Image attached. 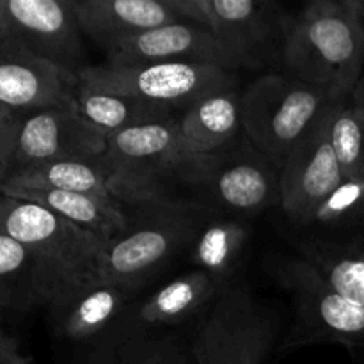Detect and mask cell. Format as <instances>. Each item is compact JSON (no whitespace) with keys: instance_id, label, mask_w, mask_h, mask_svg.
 Segmentation results:
<instances>
[{"instance_id":"1","label":"cell","mask_w":364,"mask_h":364,"mask_svg":"<svg viewBox=\"0 0 364 364\" xmlns=\"http://www.w3.org/2000/svg\"><path fill=\"white\" fill-rule=\"evenodd\" d=\"M281 64L333 100L350 96L364 75L359 0H316L291 14Z\"/></svg>"},{"instance_id":"2","label":"cell","mask_w":364,"mask_h":364,"mask_svg":"<svg viewBox=\"0 0 364 364\" xmlns=\"http://www.w3.org/2000/svg\"><path fill=\"white\" fill-rule=\"evenodd\" d=\"M128 226L105 245L98 276L134 291L187 251L199 223L212 210L188 199L135 206Z\"/></svg>"},{"instance_id":"3","label":"cell","mask_w":364,"mask_h":364,"mask_svg":"<svg viewBox=\"0 0 364 364\" xmlns=\"http://www.w3.org/2000/svg\"><path fill=\"white\" fill-rule=\"evenodd\" d=\"M196 156L185 153L178 117L107 137L102 164L110 194L128 206L173 201L169 183L183 185Z\"/></svg>"},{"instance_id":"4","label":"cell","mask_w":364,"mask_h":364,"mask_svg":"<svg viewBox=\"0 0 364 364\" xmlns=\"http://www.w3.org/2000/svg\"><path fill=\"white\" fill-rule=\"evenodd\" d=\"M333 102L291 75H262L242 92L244 135L281 169Z\"/></svg>"},{"instance_id":"5","label":"cell","mask_w":364,"mask_h":364,"mask_svg":"<svg viewBox=\"0 0 364 364\" xmlns=\"http://www.w3.org/2000/svg\"><path fill=\"white\" fill-rule=\"evenodd\" d=\"M0 233L20 242L41 262L60 294L100 277L105 242L36 203L0 194Z\"/></svg>"},{"instance_id":"6","label":"cell","mask_w":364,"mask_h":364,"mask_svg":"<svg viewBox=\"0 0 364 364\" xmlns=\"http://www.w3.org/2000/svg\"><path fill=\"white\" fill-rule=\"evenodd\" d=\"M183 187L199 205L231 215H258L281 203V169L247 139L208 156H196Z\"/></svg>"},{"instance_id":"7","label":"cell","mask_w":364,"mask_h":364,"mask_svg":"<svg viewBox=\"0 0 364 364\" xmlns=\"http://www.w3.org/2000/svg\"><path fill=\"white\" fill-rule=\"evenodd\" d=\"M188 21L205 25L233 53L242 70L283 60L291 13L272 0H178Z\"/></svg>"},{"instance_id":"8","label":"cell","mask_w":364,"mask_h":364,"mask_svg":"<svg viewBox=\"0 0 364 364\" xmlns=\"http://www.w3.org/2000/svg\"><path fill=\"white\" fill-rule=\"evenodd\" d=\"M277 276L294 302V323L279 352L316 343L364 348L363 304L333 290L302 258L284 263Z\"/></svg>"},{"instance_id":"9","label":"cell","mask_w":364,"mask_h":364,"mask_svg":"<svg viewBox=\"0 0 364 364\" xmlns=\"http://www.w3.org/2000/svg\"><path fill=\"white\" fill-rule=\"evenodd\" d=\"M85 89L109 95L135 96L183 112L212 92L237 87V73L205 64H142V66H87L78 75Z\"/></svg>"},{"instance_id":"10","label":"cell","mask_w":364,"mask_h":364,"mask_svg":"<svg viewBox=\"0 0 364 364\" xmlns=\"http://www.w3.org/2000/svg\"><path fill=\"white\" fill-rule=\"evenodd\" d=\"M276 338L272 309L247 288L228 287L206 315L192 355L196 364H263Z\"/></svg>"},{"instance_id":"11","label":"cell","mask_w":364,"mask_h":364,"mask_svg":"<svg viewBox=\"0 0 364 364\" xmlns=\"http://www.w3.org/2000/svg\"><path fill=\"white\" fill-rule=\"evenodd\" d=\"M0 39L77 77L89 66L75 0H0Z\"/></svg>"},{"instance_id":"12","label":"cell","mask_w":364,"mask_h":364,"mask_svg":"<svg viewBox=\"0 0 364 364\" xmlns=\"http://www.w3.org/2000/svg\"><path fill=\"white\" fill-rule=\"evenodd\" d=\"M105 148L107 135L80 116L77 100L70 105L21 112L7 178L53 160H98Z\"/></svg>"},{"instance_id":"13","label":"cell","mask_w":364,"mask_h":364,"mask_svg":"<svg viewBox=\"0 0 364 364\" xmlns=\"http://www.w3.org/2000/svg\"><path fill=\"white\" fill-rule=\"evenodd\" d=\"M331 105L281 167L279 205L284 215L302 228H308L313 213L343 183L329 135Z\"/></svg>"},{"instance_id":"14","label":"cell","mask_w":364,"mask_h":364,"mask_svg":"<svg viewBox=\"0 0 364 364\" xmlns=\"http://www.w3.org/2000/svg\"><path fill=\"white\" fill-rule=\"evenodd\" d=\"M205 64L228 71L242 70L237 57L215 38L205 25L194 21L164 25L137 36L107 55L110 66H142V64Z\"/></svg>"},{"instance_id":"15","label":"cell","mask_w":364,"mask_h":364,"mask_svg":"<svg viewBox=\"0 0 364 364\" xmlns=\"http://www.w3.org/2000/svg\"><path fill=\"white\" fill-rule=\"evenodd\" d=\"M78 77L0 39V103L16 112L70 105L77 100Z\"/></svg>"},{"instance_id":"16","label":"cell","mask_w":364,"mask_h":364,"mask_svg":"<svg viewBox=\"0 0 364 364\" xmlns=\"http://www.w3.org/2000/svg\"><path fill=\"white\" fill-rule=\"evenodd\" d=\"M75 13L82 34L107 55L144 32L188 21L178 0H75Z\"/></svg>"},{"instance_id":"17","label":"cell","mask_w":364,"mask_h":364,"mask_svg":"<svg viewBox=\"0 0 364 364\" xmlns=\"http://www.w3.org/2000/svg\"><path fill=\"white\" fill-rule=\"evenodd\" d=\"M132 290L96 277L59 295L48 306L55 329L71 341H91L112 327Z\"/></svg>"},{"instance_id":"18","label":"cell","mask_w":364,"mask_h":364,"mask_svg":"<svg viewBox=\"0 0 364 364\" xmlns=\"http://www.w3.org/2000/svg\"><path fill=\"white\" fill-rule=\"evenodd\" d=\"M185 153L208 156L244 139L242 95L237 89L206 95L178 116Z\"/></svg>"},{"instance_id":"19","label":"cell","mask_w":364,"mask_h":364,"mask_svg":"<svg viewBox=\"0 0 364 364\" xmlns=\"http://www.w3.org/2000/svg\"><path fill=\"white\" fill-rule=\"evenodd\" d=\"M0 194L7 198L36 203L70 223L91 231L109 244L130 223L132 212L119 199L96 198L78 192L55 191V188L0 187Z\"/></svg>"},{"instance_id":"20","label":"cell","mask_w":364,"mask_h":364,"mask_svg":"<svg viewBox=\"0 0 364 364\" xmlns=\"http://www.w3.org/2000/svg\"><path fill=\"white\" fill-rule=\"evenodd\" d=\"M299 255L333 290L364 306V226L350 233L306 238L299 244Z\"/></svg>"},{"instance_id":"21","label":"cell","mask_w":364,"mask_h":364,"mask_svg":"<svg viewBox=\"0 0 364 364\" xmlns=\"http://www.w3.org/2000/svg\"><path fill=\"white\" fill-rule=\"evenodd\" d=\"M59 284L43 263L14 238L0 233V308L28 311L50 306Z\"/></svg>"},{"instance_id":"22","label":"cell","mask_w":364,"mask_h":364,"mask_svg":"<svg viewBox=\"0 0 364 364\" xmlns=\"http://www.w3.org/2000/svg\"><path fill=\"white\" fill-rule=\"evenodd\" d=\"M249 233L247 223L212 210L188 244V259L196 270L208 274L220 288H228V281L240 265Z\"/></svg>"},{"instance_id":"23","label":"cell","mask_w":364,"mask_h":364,"mask_svg":"<svg viewBox=\"0 0 364 364\" xmlns=\"http://www.w3.org/2000/svg\"><path fill=\"white\" fill-rule=\"evenodd\" d=\"M226 288H220L201 270L178 276L139 308L137 320L144 326H176L213 304Z\"/></svg>"},{"instance_id":"24","label":"cell","mask_w":364,"mask_h":364,"mask_svg":"<svg viewBox=\"0 0 364 364\" xmlns=\"http://www.w3.org/2000/svg\"><path fill=\"white\" fill-rule=\"evenodd\" d=\"M77 107L80 116L107 137L117 132L162 123L180 116L178 110L162 103H153L135 96L91 91L80 84L77 91Z\"/></svg>"},{"instance_id":"25","label":"cell","mask_w":364,"mask_h":364,"mask_svg":"<svg viewBox=\"0 0 364 364\" xmlns=\"http://www.w3.org/2000/svg\"><path fill=\"white\" fill-rule=\"evenodd\" d=\"M0 187L55 188V191L78 192L96 198L116 199L110 194L109 176L98 160H53L39 164L13 174Z\"/></svg>"},{"instance_id":"26","label":"cell","mask_w":364,"mask_h":364,"mask_svg":"<svg viewBox=\"0 0 364 364\" xmlns=\"http://www.w3.org/2000/svg\"><path fill=\"white\" fill-rule=\"evenodd\" d=\"M329 135L343 180H364V107L352 95L331 105Z\"/></svg>"},{"instance_id":"27","label":"cell","mask_w":364,"mask_h":364,"mask_svg":"<svg viewBox=\"0 0 364 364\" xmlns=\"http://www.w3.org/2000/svg\"><path fill=\"white\" fill-rule=\"evenodd\" d=\"M364 226V180L343 183L313 213L308 228L318 230V237L350 233Z\"/></svg>"},{"instance_id":"28","label":"cell","mask_w":364,"mask_h":364,"mask_svg":"<svg viewBox=\"0 0 364 364\" xmlns=\"http://www.w3.org/2000/svg\"><path fill=\"white\" fill-rule=\"evenodd\" d=\"M124 364H191L180 341L171 336L134 334L121 338Z\"/></svg>"},{"instance_id":"29","label":"cell","mask_w":364,"mask_h":364,"mask_svg":"<svg viewBox=\"0 0 364 364\" xmlns=\"http://www.w3.org/2000/svg\"><path fill=\"white\" fill-rule=\"evenodd\" d=\"M80 364H124L121 338H103Z\"/></svg>"},{"instance_id":"30","label":"cell","mask_w":364,"mask_h":364,"mask_svg":"<svg viewBox=\"0 0 364 364\" xmlns=\"http://www.w3.org/2000/svg\"><path fill=\"white\" fill-rule=\"evenodd\" d=\"M18 121H20V117L16 121H11V123H0V183L6 180L7 171H9V160L13 155Z\"/></svg>"},{"instance_id":"31","label":"cell","mask_w":364,"mask_h":364,"mask_svg":"<svg viewBox=\"0 0 364 364\" xmlns=\"http://www.w3.org/2000/svg\"><path fill=\"white\" fill-rule=\"evenodd\" d=\"M0 364H31V358L21 354L18 341L2 329H0Z\"/></svg>"},{"instance_id":"32","label":"cell","mask_w":364,"mask_h":364,"mask_svg":"<svg viewBox=\"0 0 364 364\" xmlns=\"http://www.w3.org/2000/svg\"><path fill=\"white\" fill-rule=\"evenodd\" d=\"M21 112H16V110L9 109V107L2 105L0 103V123H11V121H16L20 117Z\"/></svg>"},{"instance_id":"33","label":"cell","mask_w":364,"mask_h":364,"mask_svg":"<svg viewBox=\"0 0 364 364\" xmlns=\"http://www.w3.org/2000/svg\"><path fill=\"white\" fill-rule=\"evenodd\" d=\"M352 98H354L359 105L364 107V75L361 80L358 82V85H355L354 92H352Z\"/></svg>"},{"instance_id":"34","label":"cell","mask_w":364,"mask_h":364,"mask_svg":"<svg viewBox=\"0 0 364 364\" xmlns=\"http://www.w3.org/2000/svg\"><path fill=\"white\" fill-rule=\"evenodd\" d=\"M361 4V18H363V48H364V0H359Z\"/></svg>"},{"instance_id":"35","label":"cell","mask_w":364,"mask_h":364,"mask_svg":"<svg viewBox=\"0 0 364 364\" xmlns=\"http://www.w3.org/2000/svg\"><path fill=\"white\" fill-rule=\"evenodd\" d=\"M2 313H4V309H2V308H0V318H2Z\"/></svg>"}]
</instances>
